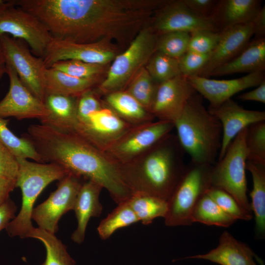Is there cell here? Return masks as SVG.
<instances>
[{
    "instance_id": "3",
    "label": "cell",
    "mask_w": 265,
    "mask_h": 265,
    "mask_svg": "<svg viewBox=\"0 0 265 265\" xmlns=\"http://www.w3.org/2000/svg\"><path fill=\"white\" fill-rule=\"evenodd\" d=\"M185 153L177 136L170 133L137 158L120 165L123 179L132 194L167 201L186 169Z\"/></svg>"
},
{
    "instance_id": "48",
    "label": "cell",
    "mask_w": 265,
    "mask_h": 265,
    "mask_svg": "<svg viewBox=\"0 0 265 265\" xmlns=\"http://www.w3.org/2000/svg\"><path fill=\"white\" fill-rule=\"evenodd\" d=\"M16 187V181L0 177V206L10 198V193Z\"/></svg>"
},
{
    "instance_id": "45",
    "label": "cell",
    "mask_w": 265,
    "mask_h": 265,
    "mask_svg": "<svg viewBox=\"0 0 265 265\" xmlns=\"http://www.w3.org/2000/svg\"><path fill=\"white\" fill-rule=\"evenodd\" d=\"M16 210V205L10 198L0 206V231L5 229L8 223L14 218Z\"/></svg>"
},
{
    "instance_id": "16",
    "label": "cell",
    "mask_w": 265,
    "mask_h": 265,
    "mask_svg": "<svg viewBox=\"0 0 265 265\" xmlns=\"http://www.w3.org/2000/svg\"><path fill=\"white\" fill-rule=\"evenodd\" d=\"M132 126L104 103L100 110L89 115L86 122L78 124L73 132L102 151Z\"/></svg>"
},
{
    "instance_id": "43",
    "label": "cell",
    "mask_w": 265,
    "mask_h": 265,
    "mask_svg": "<svg viewBox=\"0 0 265 265\" xmlns=\"http://www.w3.org/2000/svg\"><path fill=\"white\" fill-rule=\"evenodd\" d=\"M18 168L17 159L0 142V177L16 181Z\"/></svg>"
},
{
    "instance_id": "49",
    "label": "cell",
    "mask_w": 265,
    "mask_h": 265,
    "mask_svg": "<svg viewBox=\"0 0 265 265\" xmlns=\"http://www.w3.org/2000/svg\"><path fill=\"white\" fill-rule=\"evenodd\" d=\"M5 65L4 56L3 55L1 45L0 41V67Z\"/></svg>"
},
{
    "instance_id": "20",
    "label": "cell",
    "mask_w": 265,
    "mask_h": 265,
    "mask_svg": "<svg viewBox=\"0 0 265 265\" xmlns=\"http://www.w3.org/2000/svg\"><path fill=\"white\" fill-rule=\"evenodd\" d=\"M253 35L252 23L236 26L222 31L218 44L198 76L209 78L216 69L230 61L247 46Z\"/></svg>"
},
{
    "instance_id": "30",
    "label": "cell",
    "mask_w": 265,
    "mask_h": 265,
    "mask_svg": "<svg viewBox=\"0 0 265 265\" xmlns=\"http://www.w3.org/2000/svg\"><path fill=\"white\" fill-rule=\"evenodd\" d=\"M28 238L39 240L45 246L46 258L41 265H76V262L68 252L67 246L54 234L34 228Z\"/></svg>"
},
{
    "instance_id": "39",
    "label": "cell",
    "mask_w": 265,
    "mask_h": 265,
    "mask_svg": "<svg viewBox=\"0 0 265 265\" xmlns=\"http://www.w3.org/2000/svg\"><path fill=\"white\" fill-rule=\"evenodd\" d=\"M207 194L224 212L236 221L252 219V215L245 211L230 194L223 189L211 187Z\"/></svg>"
},
{
    "instance_id": "27",
    "label": "cell",
    "mask_w": 265,
    "mask_h": 265,
    "mask_svg": "<svg viewBox=\"0 0 265 265\" xmlns=\"http://www.w3.org/2000/svg\"><path fill=\"white\" fill-rule=\"evenodd\" d=\"M106 95L105 104L127 123L134 126L154 121L153 115L125 90Z\"/></svg>"
},
{
    "instance_id": "37",
    "label": "cell",
    "mask_w": 265,
    "mask_h": 265,
    "mask_svg": "<svg viewBox=\"0 0 265 265\" xmlns=\"http://www.w3.org/2000/svg\"><path fill=\"white\" fill-rule=\"evenodd\" d=\"M190 37V33L179 31L158 35L156 51L179 59L187 51Z\"/></svg>"
},
{
    "instance_id": "38",
    "label": "cell",
    "mask_w": 265,
    "mask_h": 265,
    "mask_svg": "<svg viewBox=\"0 0 265 265\" xmlns=\"http://www.w3.org/2000/svg\"><path fill=\"white\" fill-rule=\"evenodd\" d=\"M50 67L81 79L98 77L104 70V65L74 59L59 61L53 64Z\"/></svg>"
},
{
    "instance_id": "26",
    "label": "cell",
    "mask_w": 265,
    "mask_h": 265,
    "mask_svg": "<svg viewBox=\"0 0 265 265\" xmlns=\"http://www.w3.org/2000/svg\"><path fill=\"white\" fill-rule=\"evenodd\" d=\"M98 81L99 77L78 78L52 67L47 68L45 72V94L77 97L92 89Z\"/></svg>"
},
{
    "instance_id": "34",
    "label": "cell",
    "mask_w": 265,
    "mask_h": 265,
    "mask_svg": "<svg viewBox=\"0 0 265 265\" xmlns=\"http://www.w3.org/2000/svg\"><path fill=\"white\" fill-rule=\"evenodd\" d=\"M157 84L144 67L136 73L125 90L150 112Z\"/></svg>"
},
{
    "instance_id": "5",
    "label": "cell",
    "mask_w": 265,
    "mask_h": 265,
    "mask_svg": "<svg viewBox=\"0 0 265 265\" xmlns=\"http://www.w3.org/2000/svg\"><path fill=\"white\" fill-rule=\"evenodd\" d=\"M18 173L16 187L22 192L20 210L5 228L10 237L28 238L34 229L31 215L34 203L43 190L52 182L60 180L69 172L62 166L51 163H40L18 158Z\"/></svg>"
},
{
    "instance_id": "44",
    "label": "cell",
    "mask_w": 265,
    "mask_h": 265,
    "mask_svg": "<svg viewBox=\"0 0 265 265\" xmlns=\"http://www.w3.org/2000/svg\"><path fill=\"white\" fill-rule=\"evenodd\" d=\"M186 7L196 15L202 18L212 17L217 0H182Z\"/></svg>"
},
{
    "instance_id": "10",
    "label": "cell",
    "mask_w": 265,
    "mask_h": 265,
    "mask_svg": "<svg viewBox=\"0 0 265 265\" xmlns=\"http://www.w3.org/2000/svg\"><path fill=\"white\" fill-rule=\"evenodd\" d=\"M5 64L15 71L22 82L44 102L45 72L47 68L42 57L34 56L23 41L7 34L0 35Z\"/></svg>"
},
{
    "instance_id": "50",
    "label": "cell",
    "mask_w": 265,
    "mask_h": 265,
    "mask_svg": "<svg viewBox=\"0 0 265 265\" xmlns=\"http://www.w3.org/2000/svg\"><path fill=\"white\" fill-rule=\"evenodd\" d=\"M10 4L9 0H0V12L8 6Z\"/></svg>"
},
{
    "instance_id": "11",
    "label": "cell",
    "mask_w": 265,
    "mask_h": 265,
    "mask_svg": "<svg viewBox=\"0 0 265 265\" xmlns=\"http://www.w3.org/2000/svg\"><path fill=\"white\" fill-rule=\"evenodd\" d=\"M0 12V35L7 34L24 41L35 56L43 57L53 37L46 26L35 16L14 5Z\"/></svg>"
},
{
    "instance_id": "9",
    "label": "cell",
    "mask_w": 265,
    "mask_h": 265,
    "mask_svg": "<svg viewBox=\"0 0 265 265\" xmlns=\"http://www.w3.org/2000/svg\"><path fill=\"white\" fill-rule=\"evenodd\" d=\"M174 128L172 122L161 120L134 125L102 151L119 165L124 164L146 152Z\"/></svg>"
},
{
    "instance_id": "42",
    "label": "cell",
    "mask_w": 265,
    "mask_h": 265,
    "mask_svg": "<svg viewBox=\"0 0 265 265\" xmlns=\"http://www.w3.org/2000/svg\"><path fill=\"white\" fill-rule=\"evenodd\" d=\"M210 54H200L187 51L179 59L181 75L186 78L197 76L206 64Z\"/></svg>"
},
{
    "instance_id": "35",
    "label": "cell",
    "mask_w": 265,
    "mask_h": 265,
    "mask_svg": "<svg viewBox=\"0 0 265 265\" xmlns=\"http://www.w3.org/2000/svg\"><path fill=\"white\" fill-rule=\"evenodd\" d=\"M145 68L152 79L159 83L181 75L179 59L156 51Z\"/></svg>"
},
{
    "instance_id": "21",
    "label": "cell",
    "mask_w": 265,
    "mask_h": 265,
    "mask_svg": "<svg viewBox=\"0 0 265 265\" xmlns=\"http://www.w3.org/2000/svg\"><path fill=\"white\" fill-rule=\"evenodd\" d=\"M184 259L205 260L220 265H259V263H263L248 245L238 240L226 231L221 235L216 248L207 253Z\"/></svg>"
},
{
    "instance_id": "25",
    "label": "cell",
    "mask_w": 265,
    "mask_h": 265,
    "mask_svg": "<svg viewBox=\"0 0 265 265\" xmlns=\"http://www.w3.org/2000/svg\"><path fill=\"white\" fill-rule=\"evenodd\" d=\"M265 38L254 39L234 58L214 70L210 76L265 71Z\"/></svg>"
},
{
    "instance_id": "7",
    "label": "cell",
    "mask_w": 265,
    "mask_h": 265,
    "mask_svg": "<svg viewBox=\"0 0 265 265\" xmlns=\"http://www.w3.org/2000/svg\"><path fill=\"white\" fill-rule=\"evenodd\" d=\"M246 129H243L235 137L223 157L212 165L210 178L212 187L222 189L228 193L245 211L252 214L250 203L247 195L245 176Z\"/></svg>"
},
{
    "instance_id": "41",
    "label": "cell",
    "mask_w": 265,
    "mask_h": 265,
    "mask_svg": "<svg viewBox=\"0 0 265 265\" xmlns=\"http://www.w3.org/2000/svg\"><path fill=\"white\" fill-rule=\"evenodd\" d=\"M98 94L95 90L90 89L77 97L78 124L86 122L90 114L100 110L103 107L104 103L99 100Z\"/></svg>"
},
{
    "instance_id": "47",
    "label": "cell",
    "mask_w": 265,
    "mask_h": 265,
    "mask_svg": "<svg viewBox=\"0 0 265 265\" xmlns=\"http://www.w3.org/2000/svg\"><path fill=\"white\" fill-rule=\"evenodd\" d=\"M254 39L265 38V6H262L252 22Z\"/></svg>"
},
{
    "instance_id": "32",
    "label": "cell",
    "mask_w": 265,
    "mask_h": 265,
    "mask_svg": "<svg viewBox=\"0 0 265 265\" xmlns=\"http://www.w3.org/2000/svg\"><path fill=\"white\" fill-rule=\"evenodd\" d=\"M139 222L127 201L117 206L104 218L97 227L100 238L103 240L109 238L117 230Z\"/></svg>"
},
{
    "instance_id": "22",
    "label": "cell",
    "mask_w": 265,
    "mask_h": 265,
    "mask_svg": "<svg viewBox=\"0 0 265 265\" xmlns=\"http://www.w3.org/2000/svg\"><path fill=\"white\" fill-rule=\"evenodd\" d=\"M103 187L97 183L85 179L79 191L74 209L77 227L71 235L72 240L77 244L83 242L88 223L91 217H99L103 206L99 200Z\"/></svg>"
},
{
    "instance_id": "28",
    "label": "cell",
    "mask_w": 265,
    "mask_h": 265,
    "mask_svg": "<svg viewBox=\"0 0 265 265\" xmlns=\"http://www.w3.org/2000/svg\"><path fill=\"white\" fill-rule=\"evenodd\" d=\"M246 170L250 173L253 188L250 192L252 211L255 216L256 238H264L265 236V164L247 160Z\"/></svg>"
},
{
    "instance_id": "29",
    "label": "cell",
    "mask_w": 265,
    "mask_h": 265,
    "mask_svg": "<svg viewBox=\"0 0 265 265\" xmlns=\"http://www.w3.org/2000/svg\"><path fill=\"white\" fill-rule=\"evenodd\" d=\"M127 201L139 221L145 225L156 218H164L168 210L167 201L145 193H133Z\"/></svg>"
},
{
    "instance_id": "12",
    "label": "cell",
    "mask_w": 265,
    "mask_h": 265,
    "mask_svg": "<svg viewBox=\"0 0 265 265\" xmlns=\"http://www.w3.org/2000/svg\"><path fill=\"white\" fill-rule=\"evenodd\" d=\"M85 179L69 173L59 181L57 189L34 208L31 219L39 228L55 234L63 214L73 210L79 191Z\"/></svg>"
},
{
    "instance_id": "40",
    "label": "cell",
    "mask_w": 265,
    "mask_h": 265,
    "mask_svg": "<svg viewBox=\"0 0 265 265\" xmlns=\"http://www.w3.org/2000/svg\"><path fill=\"white\" fill-rule=\"evenodd\" d=\"M190 34L187 51L207 54L211 53L218 44L222 31L201 30Z\"/></svg>"
},
{
    "instance_id": "23",
    "label": "cell",
    "mask_w": 265,
    "mask_h": 265,
    "mask_svg": "<svg viewBox=\"0 0 265 265\" xmlns=\"http://www.w3.org/2000/svg\"><path fill=\"white\" fill-rule=\"evenodd\" d=\"M259 0H220L212 16L219 31L251 23L260 10Z\"/></svg>"
},
{
    "instance_id": "24",
    "label": "cell",
    "mask_w": 265,
    "mask_h": 265,
    "mask_svg": "<svg viewBox=\"0 0 265 265\" xmlns=\"http://www.w3.org/2000/svg\"><path fill=\"white\" fill-rule=\"evenodd\" d=\"M77 97L46 95L44 103L48 116L41 124L63 132H73L78 124Z\"/></svg>"
},
{
    "instance_id": "1",
    "label": "cell",
    "mask_w": 265,
    "mask_h": 265,
    "mask_svg": "<svg viewBox=\"0 0 265 265\" xmlns=\"http://www.w3.org/2000/svg\"><path fill=\"white\" fill-rule=\"evenodd\" d=\"M47 28L53 38L78 43H125L137 25L130 0H12Z\"/></svg>"
},
{
    "instance_id": "2",
    "label": "cell",
    "mask_w": 265,
    "mask_h": 265,
    "mask_svg": "<svg viewBox=\"0 0 265 265\" xmlns=\"http://www.w3.org/2000/svg\"><path fill=\"white\" fill-rule=\"evenodd\" d=\"M23 137L33 146L42 163L59 165L69 173L97 183L117 204L131 196L120 165L79 134L40 124L30 125Z\"/></svg>"
},
{
    "instance_id": "8",
    "label": "cell",
    "mask_w": 265,
    "mask_h": 265,
    "mask_svg": "<svg viewBox=\"0 0 265 265\" xmlns=\"http://www.w3.org/2000/svg\"><path fill=\"white\" fill-rule=\"evenodd\" d=\"M212 165H187L186 171L167 200L168 210L164 218L169 227L191 225V215L199 199L212 187L210 174Z\"/></svg>"
},
{
    "instance_id": "46",
    "label": "cell",
    "mask_w": 265,
    "mask_h": 265,
    "mask_svg": "<svg viewBox=\"0 0 265 265\" xmlns=\"http://www.w3.org/2000/svg\"><path fill=\"white\" fill-rule=\"evenodd\" d=\"M238 98L242 101H255L265 103V80L254 89L239 95Z\"/></svg>"
},
{
    "instance_id": "15",
    "label": "cell",
    "mask_w": 265,
    "mask_h": 265,
    "mask_svg": "<svg viewBox=\"0 0 265 265\" xmlns=\"http://www.w3.org/2000/svg\"><path fill=\"white\" fill-rule=\"evenodd\" d=\"M9 80V90L0 101V117L17 119L36 118L40 122L49 115L44 103L34 95L22 82L15 71L5 65Z\"/></svg>"
},
{
    "instance_id": "18",
    "label": "cell",
    "mask_w": 265,
    "mask_h": 265,
    "mask_svg": "<svg viewBox=\"0 0 265 265\" xmlns=\"http://www.w3.org/2000/svg\"><path fill=\"white\" fill-rule=\"evenodd\" d=\"M196 92L216 107L231 99L236 94L247 88L257 87L265 80V71L250 73L231 80H215L194 76L187 78Z\"/></svg>"
},
{
    "instance_id": "19",
    "label": "cell",
    "mask_w": 265,
    "mask_h": 265,
    "mask_svg": "<svg viewBox=\"0 0 265 265\" xmlns=\"http://www.w3.org/2000/svg\"><path fill=\"white\" fill-rule=\"evenodd\" d=\"M209 112L220 122L222 130L221 147L218 160L224 156L235 137L250 125L265 121V112L246 109L232 99L216 107H209Z\"/></svg>"
},
{
    "instance_id": "17",
    "label": "cell",
    "mask_w": 265,
    "mask_h": 265,
    "mask_svg": "<svg viewBox=\"0 0 265 265\" xmlns=\"http://www.w3.org/2000/svg\"><path fill=\"white\" fill-rule=\"evenodd\" d=\"M195 92L187 78L182 75L158 83L150 112L158 120L173 123Z\"/></svg>"
},
{
    "instance_id": "6",
    "label": "cell",
    "mask_w": 265,
    "mask_h": 265,
    "mask_svg": "<svg viewBox=\"0 0 265 265\" xmlns=\"http://www.w3.org/2000/svg\"><path fill=\"white\" fill-rule=\"evenodd\" d=\"M157 39L158 35L150 26L142 28L128 48L112 60L106 78L95 90L97 93L106 95L124 90L156 51Z\"/></svg>"
},
{
    "instance_id": "31",
    "label": "cell",
    "mask_w": 265,
    "mask_h": 265,
    "mask_svg": "<svg viewBox=\"0 0 265 265\" xmlns=\"http://www.w3.org/2000/svg\"><path fill=\"white\" fill-rule=\"evenodd\" d=\"M192 223L228 227L236 220L224 212L206 193L198 201L191 215Z\"/></svg>"
},
{
    "instance_id": "36",
    "label": "cell",
    "mask_w": 265,
    "mask_h": 265,
    "mask_svg": "<svg viewBox=\"0 0 265 265\" xmlns=\"http://www.w3.org/2000/svg\"><path fill=\"white\" fill-rule=\"evenodd\" d=\"M245 146L247 160L265 164V121L247 127Z\"/></svg>"
},
{
    "instance_id": "51",
    "label": "cell",
    "mask_w": 265,
    "mask_h": 265,
    "mask_svg": "<svg viewBox=\"0 0 265 265\" xmlns=\"http://www.w3.org/2000/svg\"><path fill=\"white\" fill-rule=\"evenodd\" d=\"M5 73V65L0 67V80L2 77L3 75Z\"/></svg>"
},
{
    "instance_id": "4",
    "label": "cell",
    "mask_w": 265,
    "mask_h": 265,
    "mask_svg": "<svg viewBox=\"0 0 265 265\" xmlns=\"http://www.w3.org/2000/svg\"><path fill=\"white\" fill-rule=\"evenodd\" d=\"M178 139L195 164L212 165L221 147L222 130L219 121L203 105L195 92L173 123Z\"/></svg>"
},
{
    "instance_id": "14",
    "label": "cell",
    "mask_w": 265,
    "mask_h": 265,
    "mask_svg": "<svg viewBox=\"0 0 265 265\" xmlns=\"http://www.w3.org/2000/svg\"><path fill=\"white\" fill-rule=\"evenodd\" d=\"M116 55L110 43H78L53 38L43 58L46 68H49L56 62L69 59L105 65Z\"/></svg>"
},
{
    "instance_id": "33",
    "label": "cell",
    "mask_w": 265,
    "mask_h": 265,
    "mask_svg": "<svg viewBox=\"0 0 265 265\" xmlns=\"http://www.w3.org/2000/svg\"><path fill=\"white\" fill-rule=\"evenodd\" d=\"M8 119L0 117V142L16 158L30 159L37 162L42 160L31 143L25 138L19 137L8 128Z\"/></svg>"
},
{
    "instance_id": "13",
    "label": "cell",
    "mask_w": 265,
    "mask_h": 265,
    "mask_svg": "<svg viewBox=\"0 0 265 265\" xmlns=\"http://www.w3.org/2000/svg\"><path fill=\"white\" fill-rule=\"evenodd\" d=\"M155 13L150 27L157 35L176 31L190 34L201 30L219 31L212 17L196 15L182 0H169Z\"/></svg>"
}]
</instances>
